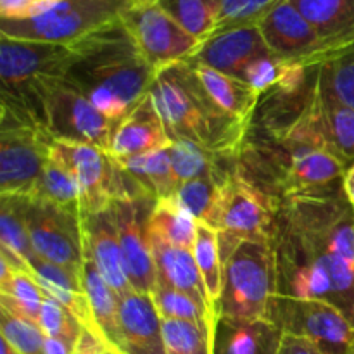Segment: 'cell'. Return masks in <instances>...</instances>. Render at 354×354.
I'll use <instances>...</instances> for the list:
<instances>
[{"label": "cell", "mask_w": 354, "mask_h": 354, "mask_svg": "<svg viewBox=\"0 0 354 354\" xmlns=\"http://www.w3.org/2000/svg\"><path fill=\"white\" fill-rule=\"evenodd\" d=\"M71 47L75 57L64 80L116 124L147 95L158 76L121 21Z\"/></svg>", "instance_id": "cell-1"}, {"label": "cell", "mask_w": 354, "mask_h": 354, "mask_svg": "<svg viewBox=\"0 0 354 354\" xmlns=\"http://www.w3.org/2000/svg\"><path fill=\"white\" fill-rule=\"evenodd\" d=\"M149 93L171 140L183 138L214 154L241 158L251 124L221 109L189 62L159 71Z\"/></svg>", "instance_id": "cell-2"}, {"label": "cell", "mask_w": 354, "mask_h": 354, "mask_svg": "<svg viewBox=\"0 0 354 354\" xmlns=\"http://www.w3.org/2000/svg\"><path fill=\"white\" fill-rule=\"evenodd\" d=\"M277 294L325 301L354 327V263L327 251L277 218Z\"/></svg>", "instance_id": "cell-3"}, {"label": "cell", "mask_w": 354, "mask_h": 354, "mask_svg": "<svg viewBox=\"0 0 354 354\" xmlns=\"http://www.w3.org/2000/svg\"><path fill=\"white\" fill-rule=\"evenodd\" d=\"M223 258V294L220 317L268 320L277 294V258L273 241H241L220 234Z\"/></svg>", "instance_id": "cell-4"}, {"label": "cell", "mask_w": 354, "mask_h": 354, "mask_svg": "<svg viewBox=\"0 0 354 354\" xmlns=\"http://www.w3.org/2000/svg\"><path fill=\"white\" fill-rule=\"evenodd\" d=\"M73 57L71 45L17 40L0 35L2 104L44 127L41 88L48 80L64 78Z\"/></svg>", "instance_id": "cell-5"}, {"label": "cell", "mask_w": 354, "mask_h": 354, "mask_svg": "<svg viewBox=\"0 0 354 354\" xmlns=\"http://www.w3.org/2000/svg\"><path fill=\"white\" fill-rule=\"evenodd\" d=\"M48 158L75 176L82 196L83 216L104 213L118 201L149 199L109 151L54 138Z\"/></svg>", "instance_id": "cell-6"}, {"label": "cell", "mask_w": 354, "mask_h": 354, "mask_svg": "<svg viewBox=\"0 0 354 354\" xmlns=\"http://www.w3.org/2000/svg\"><path fill=\"white\" fill-rule=\"evenodd\" d=\"M130 0H61L24 21L0 19V35L17 40L75 45L120 23Z\"/></svg>", "instance_id": "cell-7"}, {"label": "cell", "mask_w": 354, "mask_h": 354, "mask_svg": "<svg viewBox=\"0 0 354 354\" xmlns=\"http://www.w3.org/2000/svg\"><path fill=\"white\" fill-rule=\"evenodd\" d=\"M52 142V135L40 123L2 104L0 196L26 199L35 196Z\"/></svg>", "instance_id": "cell-8"}, {"label": "cell", "mask_w": 354, "mask_h": 354, "mask_svg": "<svg viewBox=\"0 0 354 354\" xmlns=\"http://www.w3.org/2000/svg\"><path fill=\"white\" fill-rule=\"evenodd\" d=\"M40 100L44 127L52 138L111 151L118 124L104 116L71 83L64 78L48 80L41 88Z\"/></svg>", "instance_id": "cell-9"}, {"label": "cell", "mask_w": 354, "mask_h": 354, "mask_svg": "<svg viewBox=\"0 0 354 354\" xmlns=\"http://www.w3.org/2000/svg\"><path fill=\"white\" fill-rule=\"evenodd\" d=\"M121 23L138 54L158 73L192 59L203 45L199 38L189 33L151 0H130L121 16Z\"/></svg>", "instance_id": "cell-10"}, {"label": "cell", "mask_w": 354, "mask_h": 354, "mask_svg": "<svg viewBox=\"0 0 354 354\" xmlns=\"http://www.w3.org/2000/svg\"><path fill=\"white\" fill-rule=\"evenodd\" d=\"M279 203L235 166L221 182L213 228L241 241H273Z\"/></svg>", "instance_id": "cell-11"}, {"label": "cell", "mask_w": 354, "mask_h": 354, "mask_svg": "<svg viewBox=\"0 0 354 354\" xmlns=\"http://www.w3.org/2000/svg\"><path fill=\"white\" fill-rule=\"evenodd\" d=\"M268 320L283 334L310 341L322 354L354 353V327L337 308L325 301L275 294L270 303Z\"/></svg>", "instance_id": "cell-12"}, {"label": "cell", "mask_w": 354, "mask_h": 354, "mask_svg": "<svg viewBox=\"0 0 354 354\" xmlns=\"http://www.w3.org/2000/svg\"><path fill=\"white\" fill-rule=\"evenodd\" d=\"M26 223L38 258L82 279L85 261L83 218L41 201H26Z\"/></svg>", "instance_id": "cell-13"}, {"label": "cell", "mask_w": 354, "mask_h": 354, "mask_svg": "<svg viewBox=\"0 0 354 354\" xmlns=\"http://www.w3.org/2000/svg\"><path fill=\"white\" fill-rule=\"evenodd\" d=\"M263 40L277 59L304 69L327 62V50L310 21L290 0H282L258 23Z\"/></svg>", "instance_id": "cell-14"}, {"label": "cell", "mask_w": 354, "mask_h": 354, "mask_svg": "<svg viewBox=\"0 0 354 354\" xmlns=\"http://www.w3.org/2000/svg\"><path fill=\"white\" fill-rule=\"evenodd\" d=\"M154 201H118L109 207L120 237L128 282L135 292L151 294L158 282L147 220Z\"/></svg>", "instance_id": "cell-15"}, {"label": "cell", "mask_w": 354, "mask_h": 354, "mask_svg": "<svg viewBox=\"0 0 354 354\" xmlns=\"http://www.w3.org/2000/svg\"><path fill=\"white\" fill-rule=\"evenodd\" d=\"M114 351L120 354H166L162 318L151 294L121 297Z\"/></svg>", "instance_id": "cell-16"}, {"label": "cell", "mask_w": 354, "mask_h": 354, "mask_svg": "<svg viewBox=\"0 0 354 354\" xmlns=\"http://www.w3.org/2000/svg\"><path fill=\"white\" fill-rule=\"evenodd\" d=\"M273 55L263 40L258 26H244L223 31L203 41L197 54L189 61L209 66L225 75L244 80L245 69L261 57Z\"/></svg>", "instance_id": "cell-17"}, {"label": "cell", "mask_w": 354, "mask_h": 354, "mask_svg": "<svg viewBox=\"0 0 354 354\" xmlns=\"http://www.w3.org/2000/svg\"><path fill=\"white\" fill-rule=\"evenodd\" d=\"M171 142V137L152 102L151 93H147L118 123L109 152L114 158H133L169 149Z\"/></svg>", "instance_id": "cell-18"}, {"label": "cell", "mask_w": 354, "mask_h": 354, "mask_svg": "<svg viewBox=\"0 0 354 354\" xmlns=\"http://www.w3.org/2000/svg\"><path fill=\"white\" fill-rule=\"evenodd\" d=\"M83 239L85 251L93 259L104 280L120 294V297L135 292L128 282L120 237L109 209L83 216Z\"/></svg>", "instance_id": "cell-19"}, {"label": "cell", "mask_w": 354, "mask_h": 354, "mask_svg": "<svg viewBox=\"0 0 354 354\" xmlns=\"http://www.w3.org/2000/svg\"><path fill=\"white\" fill-rule=\"evenodd\" d=\"M320 35L327 62L354 50V0H290Z\"/></svg>", "instance_id": "cell-20"}, {"label": "cell", "mask_w": 354, "mask_h": 354, "mask_svg": "<svg viewBox=\"0 0 354 354\" xmlns=\"http://www.w3.org/2000/svg\"><path fill=\"white\" fill-rule=\"evenodd\" d=\"M283 332L270 320H234L218 317L213 328V354H277Z\"/></svg>", "instance_id": "cell-21"}, {"label": "cell", "mask_w": 354, "mask_h": 354, "mask_svg": "<svg viewBox=\"0 0 354 354\" xmlns=\"http://www.w3.org/2000/svg\"><path fill=\"white\" fill-rule=\"evenodd\" d=\"M151 245L152 254H154L158 282L166 283V286L190 296L207 315L213 317L209 301H207L206 287H204L203 277L197 268L194 252L182 248H173L165 242L156 241V239H151Z\"/></svg>", "instance_id": "cell-22"}, {"label": "cell", "mask_w": 354, "mask_h": 354, "mask_svg": "<svg viewBox=\"0 0 354 354\" xmlns=\"http://www.w3.org/2000/svg\"><path fill=\"white\" fill-rule=\"evenodd\" d=\"M187 62L192 66L201 85L206 88L211 99L221 109H225L232 116L239 118V120L245 121V123L252 124L256 111H258L259 102H261V95L248 82L235 78V76L225 75V73L216 71L209 66L199 64V62Z\"/></svg>", "instance_id": "cell-23"}, {"label": "cell", "mask_w": 354, "mask_h": 354, "mask_svg": "<svg viewBox=\"0 0 354 354\" xmlns=\"http://www.w3.org/2000/svg\"><path fill=\"white\" fill-rule=\"evenodd\" d=\"M121 168L137 182L149 199L161 201L175 197L178 192L180 180L173 169L169 149L133 156V158H116Z\"/></svg>", "instance_id": "cell-24"}, {"label": "cell", "mask_w": 354, "mask_h": 354, "mask_svg": "<svg viewBox=\"0 0 354 354\" xmlns=\"http://www.w3.org/2000/svg\"><path fill=\"white\" fill-rule=\"evenodd\" d=\"M82 289L88 299L92 308L93 320L99 328L100 337L106 341L111 349H114L118 330V315H120L121 297L109 283L104 280L100 272L97 270L95 263L85 251V261H83L82 272Z\"/></svg>", "instance_id": "cell-25"}, {"label": "cell", "mask_w": 354, "mask_h": 354, "mask_svg": "<svg viewBox=\"0 0 354 354\" xmlns=\"http://www.w3.org/2000/svg\"><path fill=\"white\" fill-rule=\"evenodd\" d=\"M199 221L187 211L176 197L156 201L147 220L149 237L173 248L192 251Z\"/></svg>", "instance_id": "cell-26"}, {"label": "cell", "mask_w": 354, "mask_h": 354, "mask_svg": "<svg viewBox=\"0 0 354 354\" xmlns=\"http://www.w3.org/2000/svg\"><path fill=\"white\" fill-rule=\"evenodd\" d=\"M194 258L206 287L207 301L214 318L220 317L221 294H223V258L220 248V232L206 223L197 227Z\"/></svg>", "instance_id": "cell-27"}, {"label": "cell", "mask_w": 354, "mask_h": 354, "mask_svg": "<svg viewBox=\"0 0 354 354\" xmlns=\"http://www.w3.org/2000/svg\"><path fill=\"white\" fill-rule=\"evenodd\" d=\"M169 154H171L173 169H175L180 183L201 178V176H225L239 165V161H235L225 166L223 162L237 158L214 154V152L207 151L194 142L183 140V138H173Z\"/></svg>", "instance_id": "cell-28"}, {"label": "cell", "mask_w": 354, "mask_h": 354, "mask_svg": "<svg viewBox=\"0 0 354 354\" xmlns=\"http://www.w3.org/2000/svg\"><path fill=\"white\" fill-rule=\"evenodd\" d=\"M2 197L0 209V251L30 265L37 254L33 251L26 223V197Z\"/></svg>", "instance_id": "cell-29"}, {"label": "cell", "mask_w": 354, "mask_h": 354, "mask_svg": "<svg viewBox=\"0 0 354 354\" xmlns=\"http://www.w3.org/2000/svg\"><path fill=\"white\" fill-rule=\"evenodd\" d=\"M31 199L52 204L59 209L69 211V213L78 214V216L83 218L82 196H80V187L76 183L75 176L64 166L52 161L50 158L45 165L37 192Z\"/></svg>", "instance_id": "cell-30"}, {"label": "cell", "mask_w": 354, "mask_h": 354, "mask_svg": "<svg viewBox=\"0 0 354 354\" xmlns=\"http://www.w3.org/2000/svg\"><path fill=\"white\" fill-rule=\"evenodd\" d=\"M45 297L47 296L33 277L19 270H16L9 282L0 283V310L37 325Z\"/></svg>", "instance_id": "cell-31"}, {"label": "cell", "mask_w": 354, "mask_h": 354, "mask_svg": "<svg viewBox=\"0 0 354 354\" xmlns=\"http://www.w3.org/2000/svg\"><path fill=\"white\" fill-rule=\"evenodd\" d=\"M189 33L206 41L216 26L221 0H151Z\"/></svg>", "instance_id": "cell-32"}, {"label": "cell", "mask_w": 354, "mask_h": 354, "mask_svg": "<svg viewBox=\"0 0 354 354\" xmlns=\"http://www.w3.org/2000/svg\"><path fill=\"white\" fill-rule=\"evenodd\" d=\"M166 354H213V328L189 320L162 318Z\"/></svg>", "instance_id": "cell-33"}, {"label": "cell", "mask_w": 354, "mask_h": 354, "mask_svg": "<svg viewBox=\"0 0 354 354\" xmlns=\"http://www.w3.org/2000/svg\"><path fill=\"white\" fill-rule=\"evenodd\" d=\"M225 176H201V178L189 180L180 183L176 201L190 211L199 223H206L213 227L214 214H216L218 196H220L221 182Z\"/></svg>", "instance_id": "cell-34"}, {"label": "cell", "mask_w": 354, "mask_h": 354, "mask_svg": "<svg viewBox=\"0 0 354 354\" xmlns=\"http://www.w3.org/2000/svg\"><path fill=\"white\" fill-rule=\"evenodd\" d=\"M317 86L354 111V50L317 68Z\"/></svg>", "instance_id": "cell-35"}, {"label": "cell", "mask_w": 354, "mask_h": 354, "mask_svg": "<svg viewBox=\"0 0 354 354\" xmlns=\"http://www.w3.org/2000/svg\"><path fill=\"white\" fill-rule=\"evenodd\" d=\"M161 318H171V320H189L196 324L206 325L214 328V318L207 315L196 301L187 294L173 289L162 282H156L151 292Z\"/></svg>", "instance_id": "cell-36"}, {"label": "cell", "mask_w": 354, "mask_h": 354, "mask_svg": "<svg viewBox=\"0 0 354 354\" xmlns=\"http://www.w3.org/2000/svg\"><path fill=\"white\" fill-rule=\"evenodd\" d=\"M280 2L282 0H221L216 26L209 38L235 28L258 26L259 21Z\"/></svg>", "instance_id": "cell-37"}, {"label": "cell", "mask_w": 354, "mask_h": 354, "mask_svg": "<svg viewBox=\"0 0 354 354\" xmlns=\"http://www.w3.org/2000/svg\"><path fill=\"white\" fill-rule=\"evenodd\" d=\"M0 335L21 354H45L47 335L37 324L0 310Z\"/></svg>", "instance_id": "cell-38"}, {"label": "cell", "mask_w": 354, "mask_h": 354, "mask_svg": "<svg viewBox=\"0 0 354 354\" xmlns=\"http://www.w3.org/2000/svg\"><path fill=\"white\" fill-rule=\"evenodd\" d=\"M38 325H40V328L45 332L47 337L62 339V341L69 342L75 348L78 344L80 337H82L83 330H85L82 322L71 311H68L50 297H45L44 304H41Z\"/></svg>", "instance_id": "cell-39"}, {"label": "cell", "mask_w": 354, "mask_h": 354, "mask_svg": "<svg viewBox=\"0 0 354 354\" xmlns=\"http://www.w3.org/2000/svg\"><path fill=\"white\" fill-rule=\"evenodd\" d=\"M287 68L289 64L280 59H277L275 55H268V57H261L258 61L252 62L248 69H245L244 82H248L259 95H265L270 90H273L275 86L280 85V82L286 76Z\"/></svg>", "instance_id": "cell-40"}, {"label": "cell", "mask_w": 354, "mask_h": 354, "mask_svg": "<svg viewBox=\"0 0 354 354\" xmlns=\"http://www.w3.org/2000/svg\"><path fill=\"white\" fill-rule=\"evenodd\" d=\"M61 0H0V19L24 21L47 12Z\"/></svg>", "instance_id": "cell-41"}, {"label": "cell", "mask_w": 354, "mask_h": 354, "mask_svg": "<svg viewBox=\"0 0 354 354\" xmlns=\"http://www.w3.org/2000/svg\"><path fill=\"white\" fill-rule=\"evenodd\" d=\"M277 354H322L320 349L310 341L303 337H296V335L283 334L282 344Z\"/></svg>", "instance_id": "cell-42"}, {"label": "cell", "mask_w": 354, "mask_h": 354, "mask_svg": "<svg viewBox=\"0 0 354 354\" xmlns=\"http://www.w3.org/2000/svg\"><path fill=\"white\" fill-rule=\"evenodd\" d=\"M75 346L62 341V339L47 337V341H45V354H75Z\"/></svg>", "instance_id": "cell-43"}, {"label": "cell", "mask_w": 354, "mask_h": 354, "mask_svg": "<svg viewBox=\"0 0 354 354\" xmlns=\"http://www.w3.org/2000/svg\"><path fill=\"white\" fill-rule=\"evenodd\" d=\"M342 187H344L346 197H348L349 203L354 206V165L349 166L348 171H346L344 178H342Z\"/></svg>", "instance_id": "cell-44"}, {"label": "cell", "mask_w": 354, "mask_h": 354, "mask_svg": "<svg viewBox=\"0 0 354 354\" xmlns=\"http://www.w3.org/2000/svg\"><path fill=\"white\" fill-rule=\"evenodd\" d=\"M0 354H21V353L17 351V349H14L9 342L2 339V341H0Z\"/></svg>", "instance_id": "cell-45"}, {"label": "cell", "mask_w": 354, "mask_h": 354, "mask_svg": "<svg viewBox=\"0 0 354 354\" xmlns=\"http://www.w3.org/2000/svg\"><path fill=\"white\" fill-rule=\"evenodd\" d=\"M86 354H118V353L114 351V349H111V348H106V349H102V351H95V353H86Z\"/></svg>", "instance_id": "cell-46"}, {"label": "cell", "mask_w": 354, "mask_h": 354, "mask_svg": "<svg viewBox=\"0 0 354 354\" xmlns=\"http://www.w3.org/2000/svg\"><path fill=\"white\" fill-rule=\"evenodd\" d=\"M118 354H120V353H118Z\"/></svg>", "instance_id": "cell-47"}, {"label": "cell", "mask_w": 354, "mask_h": 354, "mask_svg": "<svg viewBox=\"0 0 354 354\" xmlns=\"http://www.w3.org/2000/svg\"><path fill=\"white\" fill-rule=\"evenodd\" d=\"M353 354H354V353H353Z\"/></svg>", "instance_id": "cell-48"}]
</instances>
